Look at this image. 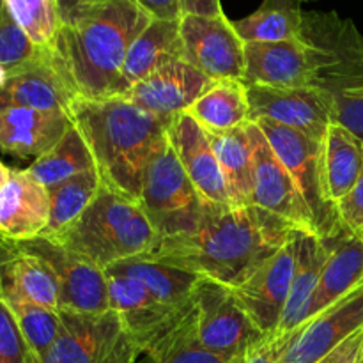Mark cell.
<instances>
[{"label": "cell", "mask_w": 363, "mask_h": 363, "mask_svg": "<svg viewBox=\"0 0 363 363\" xmlns=\"http://www.w3.org/2000/svg\"><path fill=\"white\" fill-rule=\"evenodd\" d=\"M296 234L255 206H206L194 229L158 238L142 259L236 289Z\"/></svg>", "instance_id": "6da1fadb"}, {"label": "cell", "mask_w": 363, "mask_h": 363, "mask_svg": "<svg viewBox=\"0 0 363 363\" xmlns=\"http://www.w3.org/2000/svg\"><path fill=\"white\" fill-rule=\"evenodd\" d=\"M151 20L138 0H87L64 18L50 48L74 96H126L124 62Z\"/></svg>", "instance_id": "7a4b0ae2"}, {"label": "cell", "mask_w": 363, "mask_h": 363, "mask_svg": "<svg viewBox=\"0 0 363 363\" xmlns=\"http://www.w3.org/2000/svg\"><path fill=\"white\" fill-rule=\"evenodd\" d=\"M67 113L91 151L101 186L138 202L149 163L169 145L172 119L145 112L124 96H77Z\"/></svg>", "instance_id": "3957f363"}, {"label": "cell", "mask_w": 363, "mask_h": 363, "mask_svg": "<svg viewBox=\"0 0 363 363\" xmlns=\"http://www.w3.org/2000/svg\"><path fill=\"white\" fill-rule=\"evenodd\" d=\"M300 39L311 57L308 87L325 92L335 123L363 140V35L337 13H303Z\"/></svg>", "instance_id": "277c9868"}, {"label": "cell", "mask_w": 363, "mask_h": 363, "mask_svg": "<svg viewBox=\"0 0 363 363\" xmlns=\"http://www.w3.org/2000/svg\"><path fill=\"white\" fill-rule=\"evenodd\" d=\"M46 240L105 272L117 262L144 257L158 234L137 201L101 186L69 227Z\"/></svg>", "instance_id": "5b68a950"}, {"label": "cell", "mask_w": 363, "mask_h": 363, "mask_svg": "<svg viewBox=\"0 0 363 363\" xmlns=\"http://www.w3.org/2000/svg\"><path fill=\"white\" fill-rule=\"evenodd\" d=\"M138 204L158 238L188 233L201 220L206 204L170 144L149 163Z\"/></svg>", "instance_id": "8992f818"}, {"label": "cell", "mask_w": 363, "mask_h": 363, "mask_svg": "<svg viewBox=\"0 0 363 363\" xmlns=\"http://www.w3.org/2000/svg\"><path fill=\"white\" fill-rule=\"evenodd\" d=\"M252 123L261 128L275 155L296 181L311 209L318 236L328 241L347 233L340 223L337 208L326 197L321 169V142L312 140L307 135L272 119H257Z\"/></svg>", "instance_id": "52a82bcc"}, {"label": "cell", "mask_w": 363, "mask_h": 363, "mask_svg": "<svg viewBox=\"0 0 363 363\" xmlns=\"http://www.w3.org/2000/svg\"><path fill=\"white\" fill-rule=\"evenodd\" d=\"M59 312V335L45 357L34 363H133L137 346L116 312Z\"/></svg>", "instance_id": "ba28073f"}, {"label": "cell", "mask_w": 363, "mask_h": 363, "mask_svg": "<svg viewBox=\"0 0 363 363\" xmlns=\"http://www.w3.org/2000/svg\"><path fill=\"white\" fill-rule=\"evenodd\" d=\"M197 337L206 350L227 358L243 357L264 339L233 287L201 279L194 291Z\"/></svg>", "instance_id": "9c48e42d"}, {"label": "cell", "mask_w": 363, "mask_h": 363, "mask_svg": "<svg viewBox=\"0 0 363 363\" xmlns=\"http://www.w3.org/2000/svg\"><path fill=\"white\" fill-rule=\"evenodd\" d=\"M254 151V195L252 206L279 216L298 233L315 234L311 209L287 167L269 145L255 123L247 124Z\"/></svg>", "instance_id": "30bf717a"}, {"label": "cell", "mask_w": 363, "mask_h": 363, "mask_svg": "<svg viewBox=\"0 0 363 363\" xmlns=\"http://www.w3.org/2000/svg\"><path fill=\"white\" fill-rule=\"evenodd\" d=\"M179 32L188 64L211 80L243 82L245 41L225 14L181 16Z\"/></svg>", "instance_id": "8fae6325"}, {"label": "cell", "mask_w": 363, "mask_h": 363, "mask_svg": "<svg viewBox=\"0 0 363 363\" xmlns=\"http://www.w3.org/2000/svg\"><path fill=\"white\" fill-rule=\"evenodd\" d=\"M247 92L250 121L272 119L315 142H323L328 126L335 123L332 101L315 87L247 85Z\"/></svg>", "instance_id": "7c38bea8"}, {"label": "cell", "mask_w": 363, "mask_h": 363, "mask_svg": "<svg viewBox=\"0 0 363 363\" xmlns=\"http://www.w3.org/2000/svg\"><path fill=\"white\" fill-rule=\"evenodd\" d=\"M13 245L50 262L59 277L60 311L80 314H103L110 311L108 282L101 268L64 250L43 236Z\"/></svg>", "instance_id": "4fadbf2b"}, {"label": "cell", "mask_w": 363, "mask_h": 363, "mask_svg": "<svg viewBox=\"0 0 363 363\" xmlns=\"http://www.w3.org/2000/svg\"><path fill=\"white\" fill-rule=\"evenodd\" d=\"M300 234L291 238L247 282L234 289L247 314L264 335H272L280 328L296 272Z\"/></svg>", "instance_id": "5bb4252c"}, {"label": "cell", "mask_w": 363, "mask_h": 363, "mask_svg": "<svg viewBox=\"0 0 363 363\" xmlns=\"http://www.w3.org/2000/svg\"><path fill=\"white\" fill-rule=\"evenodd\" d=\"M169 144L206 206H233L225 177L204 128L188 112L172 119Z\"/></svg>", "instance_id": "9a60e30c"}, {"label": "cell", "mask_w": 363, "mask_h": 363, "mask_svg": "<svg viewBox=\"0 0 363 363\" xmlns=\"http://www.w3.org/2000/svg\"><path fill=\"white\" fill-rule=\"evenodd\" d=\"M363 328V284L300 325L280 363H315Z\"/></svg>", "instance_id": "2e32d148"}, {"label": "cell", "mask_w": 363, "mask_h": 363, "mask_svg": "<svg viewBox=\"0 0 363 363\" xmlns=\"http://www.w3.org/2000/svg\"><path fill=\"white\" fill-rule=\"evenodd\" d=\"M77 98L53 60L52 48L43 52L30 62L7 73L0 87V108H34L69 112Z\"/></svg>", "instance_id": "e0dca14e"}, {"label": "cell", "mask_w": 363, "mask_h": 363, "mask_svg": "<svg viewBox=\"0 0 363 363\" xmlns=\"http://www.w3.org/2000/svg\"><path fill=\"white\" fill-rule=\"evenodd\" d=\"M213 84L215 80L186 60H176L137 82L124 98L145 112L174 119L179 113L188 112Z\"/></svg>", "instance_id": "ac0fdd59"}, {"label": "cell", "mask_w": 363, "mask_h": 363, "mask_svg": "<svg viewBox=\"0 0 363 363\" xmlns=\"http://www.w3.org/2000/svg\"><path fill=\"white\" fill-rule=\"evenodd\" d=\"M50 222L48 188L28 170H11L0 188V238L9 243L35 240Z\"/></svg>", "instance_id": "d6986e66"}, {"label": "cell", "mask_w": 363, "mask_h": 363, "mask_svg": "<svg viewBox=\"0 0 363 363\" xmlns=\"http://www.w3.org/2000/svg\"><path fill=\"white\" fill-rule=\"evenodd\" d=\"M105 273L108 282L110 311L119 315L124 332L131 337L137 347L179 318L194 303L191 298L190 303L181 307L165 305L156 300L138 280L121 273Z\"/></svg>", "instance_id": "ffe728a7"}, {"label": "cell", "mask_w": 363, "mask_h": 363, "mask_svg": "<svg viewBox=\"0 0 363 363\" xmlns=\"http://www.w3.org/2000/svg\"><path fill=\"white\" fill-rule=\"evenodd\" d=\"M311 57L298 39L277 43H245V85L308 87Z\"/></svg>", "instance_id": "44dd1931"}, {"label": "cell", "mask_w": 363, "mask_h": 363, "mask_svg": "<svg viewBox=\"0 0 363 363\" xmlns=\"http://www.w3.org/2000/svg\"><path fill=\"white\" fill-rule=\"evenodd\" d=\"M71 126V117L57 110L0 108V151L16 158H41Z\"/></svg>", "instance_id": "7402d4cb"}, {"label": "cell", "mask_w": 363, "mask_h": 363, "mask_svg": "<svg viewBox=\"0 0 363 363\" xmlns=\"http://www.w3.org/2000/svg\"><path fill=\"white\" fill-rule=\"evenodd\" d=\"M326 243L330 247L328 261L308 301L303 323L321 314L363 284V238L360 234L344 233Z\"/></svg>", "instance_id": "603a6c76"}, {"label": "cell", "mask_w": 363, "mask_h": 363, "mask_svg": "<svg viewBox=\"0 0 363 363\" xmlns=\"http://www.w3.org/2000/svg\"><path fill=\"white\" fill-rule=\"evenodd\" d=\"M206 350L197 337L195 305L137 347L133 363H241Z\"/></svg>", "instance_id": "cb8c5ba5"}, {"label": "cell", "mask_w": 363, "mask_h": 363, "mask_svg": "<svg viewBox=\"0 0 363 363\" xmlns=\"http://www.w3.org/2000/svg\"><path fill=\"white\" fill-rule=\"evenodd\" d=\"M321 169L326 197L337 208L357 184L363 170V140L339 123H332L321 142Z\"/></svg>", "instance_id": "d4e9b609"}, {"label": "cell", "mask_w": 363, "mask_h": 363, "mask_svg": "<svg viewBox=\"0 0 363 363\" xmlns=\"http://www.w3.org/2000/svg\"><path fill=\"white\" fill-rule=\"evenodd\" d=\"M176 60H184L179 20L152 18L128 52L123 69L128 91L137 82Z\"/></svg>", "instance_id": "484cf974"}, {"label": "cell", "mask_w": 363, "mask_h": 363, "mask_svg": "<svg viewBox=\"0 0 363 363\" xmlns=\"http://www.w3.org/2000/svg\"><path fill=\"white\" fill-rule=\"evenodd\" d=\"M220 163L233 206H252L254 195V151L245 126L225 131H206Z\"/></svg>", "instance_id": "4316f807"}, {"label": "cell", "mask_w": 363, "mask_h": 363, "mask_svg": "<svg viewBox=\"0 0 363 363\" xmlns=\"http://www.w3.org/2000/svg\"><path fill=\"white\" fill-rule=\"evenodd\" d=\"M330 247L315 234L301 233L298 238L296 272L291 286L289 300L280 321L279 332H293L303 323L305 311L321 279L323 268L328 261Z\"/></svg>", "instance_id": "83f0119b"}, {"label": "cell", "mask_w": 363, "mask_h": 363, "mask_svg": "<svg viewBox=\"0 0 363 363\" xmlns=\"http://www.w3.org/2000/svg\"><path fill=\"white\" fill-rule=\"evenodd\" d=\"M191 117L206 131H225L250 123L247 85L241 80H215L190 106Z\"/></svg>", "instance_id": "f1b7e54d"}, {"label": "cell", "mask_w": 363, "mask_h": 363, "mask_svg": "<svg viewBox=\"0 0 363 363\" xmlns=\"http://www.w3.org/2000/svg\"><path fill=\"white\" fill-rule=\"evenodd\" d=\"M105 272L121 273V275H128L138 280L156 300L165 305H172V307L190 303L195 287L201 280L197 275H191L183 269L142 257L117 262Z\"/></svg>", "instance_id": "f546056e"}, {"label": "cell", "mask_w": 363, "mask_h": 363, "mask_svg": "<svg viewBox=\"0 0 363 363\" xmlns=\"http://www.w3.org/2000/svg\"><path fill=\"white\" fill-rule=\"evenodd\" d=\"M301 0H262L257 11L233 21L245 43H277L300 38L303 27Z\"/></svg>", "instance_id": "4dcf8cb0"}, {"label": "cell", "mask_w": 363, "mask_h": 363, "mask_svg": "<svg viewBox=\"0 0 363 363\" xmlns=\"http://www.w3.org/2000/svg\"><path fill=\"white\" fill-rule=\"evenodd\" d=\"M94 169L91 151L73 123L64 137L41 158L34 160L28 172L46 188L57 186L85 170Z\"/></svg>", "instance_id": "1f68e13d"}, {"label": "cell", "mask_w": 363, "mask_h": 363, "mask_svg": "<svg viewBox=\"0 0 363 363\" xmlns=\"http://www.w3.org/2000/svg\"><path fill=\"white\" fill-rule=\"evenodd\" d=\"M101 188L96 169L85 170L57 186L48 188L50 222L43 238H53L69 227L89 208Z\"/></svg>", "instance_id": "d6a6232c"}, {"label": "cell", "mask_w": 363, "mask_h": 363, "mask_svg": "<svg viewBox=\"0 0 363 363\" xmlns=\"http://www.w3.org/2000/svg\"><path fill=\"white\" fill-rule=\"evenodd\" d=\"M16 318L25 344L28 347V363L38 362L55 342L60 332V312L35 305L21 298H4Z\"/></svg>", "instance_id": "836d02e7"}, {"label": "cell", "mask_w": 363, "mask_h": 363, "mask_svg": "<svg viewBox=\"0 0 363 363\" xmlns=\"http://www.w3.org/2000/svg\"><path fill=\"white\" fill-rule=\"evenodd\" d=\"M9 13L39 48H50L60 27L55 0H4Z\"/></svg>", "instance_id": "e575fe53"}, {"label": "cell", "mask_w": 363, "mask_h": 363, "mask_svg": "<svg viewBox=\"0 0 363 363\" xmlns=\"http://www.w3.org/2000/svg\"><path fill=\"white\" fill-rule=\"evenodd\" d=\"M43 48L34 45L7 7L0 14V66L9 73L34 60Z\"/></svg>", "instance_id": "d590c367"}, {"label": "cell", "mask_w": 363, "mask_h": 363, "mask_svg": "<svg viewBox=\"0 0 363 363\" xmlns=\"http://www.w3.org/2000/svg\"><path fill=\"white\" fill-rule=\"evenodd\" d=\"M0 363H28V347L13 311L0 294Z\"/></svg>", "instance_id": "8d00e7d4"}, {"label": "cell", "mask_w": 363, "mask_h": 363, "mask_svg": "<svg viewBox=\"0 0 363 363\" xmlns=\"http://www.w3.org/2000/svg\"><path fill=\"white\" fill-rule=\"evenodd\" d=\"M296 330L293 332H275L266 335L261 342L255 344L250 351L243 354L241 363H280L286 351L289 350Z\"/></svg>", "instance_id": "74e56055"}, {"label": "cell", "mask_w": 363, "mask_h": 363, "mask_svg": "<svg viewBox=\"0 0 363 363\" xmlns=\"http://www.w3.org/2000/svg\"><path fill=\"white\" fill-rule=\"evenodd\" d=\"M339 220L347 233H362L363 230V170L357 184L351 188L350 194L337 202Z\"/></svg>", "instance_id": "f35d334b"}, {"label": "cell", "mask_w": 363, "mask_h": 363, "mask_svg": "<svg viewBox=\"0 0 363 363\" xmlns=\"http://www.w3.org/2000/svg\"><path fill=\"white\" fill-rule=\"evenodd\" d=\"M363 354V328L347 337L342 344L319 358L315 363H362Z\"/></svg>", "instance_id": "ab89813d"}, {"label": "cell", "mask_w": 363, "mask_h": 363, "mask_svg": "<svg viewBox=\"0 0 363 363\" xmlns=\"http://www.w3.org/2000/svg\"><path fill=\"white\" fill-rule=\"evenodd\" d=\"M179 2L181 16L194 14V16H222L223 9L220 0H177Z\"/></svg>", "instance_id": "60d3db41"}, {"label": "cell", "mask_w": 363, "mask_h": 363, "mask_svg": "<svg viewBox=\"0 0 363 363\" xmlns=\"http://www.w3.org/2000/svg\"><path fill=\"white\" fill-rule=\"evenodd\" d=\"M138 2L156 20H181L177 0H138Z\"/></svg>", "instance_id": "b9f144b4"}, {"label": "cell", "mask_w": 363, "mask_h": 363, "mask_svg": "<svg viewBox=\"0 0 363 363\" xmlns=\"http://www.w3.org/2000/svg\"><path fill=\"white\" fill-rule=\"evenodd\" d=\"M55 2H57V11H59V18L60 21H62L64 18L69 16V14L73 13L80 4L87 2V0H55Z\"/></svg>", "instance_id": "7bdbcfd3"}, {"label": "cell", "mask_w": 363, "mask_h": 363, "mask_svg": "<svg viewBox=\"0 0 363 363\" xmlns=\"http://www.w3.org/2000/svg\"><path fill=\"white\" fill-rule=\"evenodd\" d=\"M9 176H11V169H7V167L0 162V188L7 183Z\"/></svg>", "instance_id": "ee69618b"}, {"label": "cell", "mask_w": 363, "mask_h": 363, "mask_svg": "<svg viewBox=\"0 0 363 363\" xmlns=\"http://www.w3.org/2000/svg\"><path fill=\"white\" fill-rule=\"evenodd\" d=\"M6 80H7V71L4 69L2 66H0V87H2L4 82H6Z\"/></svg>", "instance_id": "f6af8a7d"}, {"label": "cell", "mask_w": 363, "mask_h": 363, "mask_svg": "<svg viewBox=\"0 0 363 363\" xmlns=\"http://www.w3.org/2000/svg\"><path fill=\"white\" fill-rule=\"evenodd\" d=\"M4 7H6V4H4V0H0V14H2Z\"/></svg>", "instance_id": "bcb514c9"}, {"label": "cell", "mask_w": 363, "mask_h": 363, "mask_svg": "<svg viewBox=\"0 0 363 363\" xmlns=\"http://www.w3.org/2000/svg\"><path fill=\"white\" fill-rule=\"evenodd\" d=\"M358 234H360V236H362V238H363V230H362V233H358Z\"/></svg>", "instance_id": "7dc6e473"}, {"label": "cell", "mask_w": 363, "mask_h": 363, "mask_svg": "<svg viewBox=\"0 0 363 363\" xmlns=\"http://www.w3.org/2000/svg\"><path fill=\"white\" fill-rule=\"evenodd\" d=\"M362 363H363V354H362Z\"/></svg>", "instance_id": "c3c4849f"}, {"label": "cell", "mask_w": 363, "mask_h": 363, "mask_svg": "<svg viewBox=\"0 0 363 363\" xmlns=\"http://www.w3.org/2000/svg\"><path fill=\"white\" fill-rule=\"evenodd\" d=\"M301 2H303V0H301Z\"/></svg>", "instance_id": "681fc988"}]
</instances>
